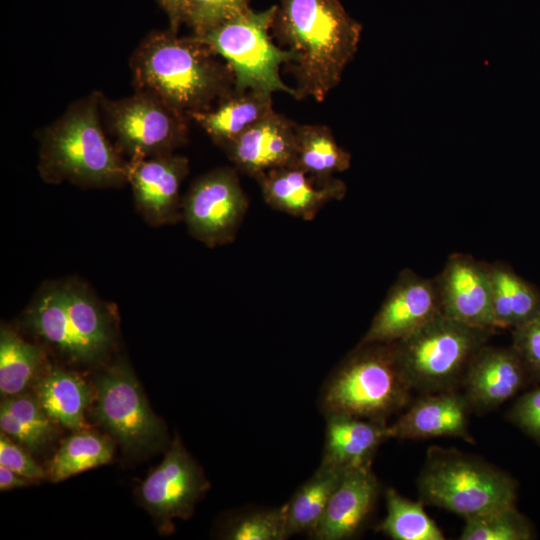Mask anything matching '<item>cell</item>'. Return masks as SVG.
Instances as JSON below:
<instances>
[{
    "label": "cell",
    "mask_w": 540,
    "mask_h": 540,
    "mask_svg": "<svg viewBox=\"0 0 540 540\" xmlns=\"http://www.w3.org/2000/svg\"><path fill=\"white\" fill-rule=\"evenodd\" d=\"M271 30L292 54L294 97L322 102L354 58L362 26L339 0H279Z\"/></svg>",
    "instance_id": "obj_1"
},
{
    "label": "cell",
    "mask_w": 540,
    "mask_h": 540,
    "mask_svg": "<svg viewBox=\"0 0 540 540\" xmlns=\"http://www.w3.org/2000/svg\"><path fill=\"white\" fill-rule=\"evenodd\" d=\"M141 90L188 115L208 110L234 91L227 63L196 36L149 35L132 57Z\"/></svg>",
    "instance_id": "obj_2"
},
{
    "label": "cell",
    "mask_w": 540,
    "mask_h": 540,
    "mask_svg": "<svg viewBox=\"0 0 540 540\" xmlns=\"http://www.w3.org/2000/svg\"><path fill=\"white\" fill-rule=\"evenodd\" d=\"M99 97L90 95L45 130L39 171L49 183L64 180L85 187L116 186L127 180V163L109 143L99 119Z\"/></svg>",
    "instance_id": "obj_3"
},
{
    "label": "cell",
    "mask_w": 540,
    "mask_h": 540,
    "mask_svg": "<svg viewBox=\"0 0 540 540\" xmlns=\"http://www.w3.org/2000/svg\"><path fill=\"white\" fill-rule=\"evenodd\" d=\"M412 389L396 360L393 343L357 346L325 385V414H345L387 424L410 403Z\"/></svg>",
    "instance_id": "obj_4"
},
{
    "label": "cell",
    "mask_w": 540,
    "mask_h": 540,
    "mask_svg": "<svg viewBox=\"0 0 540 540\" xmlns=\"http://www.w3.org/2000/svg\"><path fill=\"white\" fill-rule=\"evenodd\" d=\"M419 501L467 518L515 504L517 483L485 460L430 446L416 481Z\"/></svg>",
    "instance_id": "obj_5"
},
{
    "label": "cell",
    "mask_w": 540,
    "mask_h": 540,
    "mask_svg": "<svg viewBox=\"0 0 540 540\" xmlns=\"http://www.w3.org/2000/svg\"><path fill=\"white\" fill-rule=\"evenodd\" d=\"M494 333L495 329L469 326L438 314L393 343L396 360L412 391L459 389L471 360Z\"/></svg>",
    "instance_id": "obj_6"
},
{
    "label": "cell",
    "mask_w": 540,
    "mask_h": 540,
    "mask_svg": "<svg viewBox=\"0 0 540 540\" xmlns=\"http://www.w3.org/2000/svg\"><path fill=\"white\" fill-rule=\"evenodd\" d=\"M28 325L68 357L101 359L114 340L108 310L83 285L64 282L44 287L26 312Z\"/></svg>",
    "instance_id": "obj_7"
},
{
    "label": "cell",
    "mask_w": 540,
    "mask_h": 540,
    "mask_svg": "<svg viewBox=\"0 0 540 540\" xmlns=\"http://www.w3.org/2000/svg\"><path fill=\"white\" fill-rule=\"evenodd\" d=\"M275 10L276 5L263 11L249 8L196 36L227 63L235 91L284 92L295 96L294 88L286 85L280 74L292 54L277 46L269 33Z\"/></svg>",
    "instance_id": "obj_8"
},
{
    "label": "cell",
    "mask_w": 540,
    "mask_h": 540,
    "mask_svg": "<svg viewBox=\"0 0 540 540\" xmlns=\"http://www.w3.org/2000/svg\"><path fill=\"white\" fill-rule=\"evenodd\" d=\"M109 124L132 158L172 153L187 140L190 117L157 97L138 92L105 106Z\"/></svg>",
    "instance_id": "obj_9"
},
{
    "label": "cell",
    "mask_w": 540,
    "mask_h": 540,
    "mask_svg": "<svg viewBox=\"0 0 540 540\" xmlns=\"http://www.w3.org/2000/svg\"><path fill=\"white\" fill-rule=\"evenodd\" d=\"M96 414L123 449L141 453L160 441L163 426L149 408L139 383L125 363L96 378Z\"/></svg>",
    "instance_id": "obj_10"
},
{
    "label": "cell",
    "mask_w": 540,
    "mask_h": 540,
    "mask_svg": "<svg viewBox=\"0 0 540 540\" xmlns=\"http://www.w3.org/2000/svg\"><path fill=\"white\" fill-rule=\"evenodd\" d=\"M247 209L236 171L219 168L192 184L182 201V218L192 236L215 247L235 238Z\"/></svg>",
    "instance_id": "obj_11"
},
{
    "label": "cell",
    "mask_w": 540,
    "mask_h": 540,
    "mask_svg": "<svg viewBox=\"0 0 540 540\" xmlns=\"http://www.w3.org/2000/svg\"><path fill=\"white\" fill-rule=\"evenodd\" d=\"M440 314L434 279L404 269L390 288L359 345L395 343Z\"/></svg>",
    "instance_id": "obj_12"
},
{
    "label": "cell",
    "mask_w": 540,
    "mask_h": 540,
    "mask_svg": "<svg viewBox=\"0 0 540 540\" xmlns=\"http://www.w3.org/2000/svg\"><path fill=\"white\" fill-rule=\"evenodd\" d=\"M434 281L441 315L469 326L495 329L487 263L453 253Z\"/></svg>",
    "instance_id": "obj_13"
},
{
    "label": "cell",
    "mask_w": 540,
    "mask_h": 540,
    "mask_svg": "<svg viewBox=\"0 0 540 540\" xmlns=\"http://www.w3.org/2000/svg\"><path fill=\"white\" fill-rule=\"evenodd\" d=\"M207 488L206 481L179 439H175L162 463L141 485L142 504L163 524L187 519Z\"/></svg>",
    "instance_id": "obj_14"
},
{
    "label": "cell",
    "mask_w": 540,
    "mask_h": 540,
    "mask_svg": "<svg viewBox=\"0 0 540 540\" xmlns=\"http://www.w3.org/2000/svg\"><path fill=\"white\" fill-rule=\"evenodd\" d=\"M188 172V159L172 153L132 158L127 163V180L147 223L160 226L182 219L179 191Z\"/></svg>",
    "instance_id": "obj_15"
},
{
    "label": "cell",
    "mask_w": 540,
    "mask_h": 540,
    "mask_svg": "<svg viewBox=\"0 0 540 540\" xmlns=\"http://www.w3.org/2000/svg\"><path fill=\"white\" fill-rule=\"evenodd\" d=\"M531 381L512 346L484 345L471 360L461 383L472 411L487 413L500 407Z\"/></svg>",
    "instance_id": "obj_16"
},
{
    "label": "cell",
    "mask_w": 540,
    "mask_h": 540,
    "mask_svg": "<svg viewBox=\"0 0 540 540\" xmlns=\"http://www.w3.org/2000/svg\"><path fill=\"white\" fill-rule=\"evenodd\" d=\"M472 409L459 389L421 394L393 424L387 426L388 438L428 439L460 438L470 444L475 439L469 430Z\"/></svg>",
    "instance_id": "obj_17"
},
{
    "label": "cell",
    "mask_w": 540,
    "mask_h": 540,
    "mask_svg": "<svg viewBox=\"0 0 540 540\" xmlns=\"http://www.w3.org/2000/svg\"><path fill=\"white\" fill-rule=\"evenodd\" d=\"M255 179L270 207L304 220H312L323 206L343 199L347 192L346 184L334 176H317L293 166L269 170Z\"/></svg>",
    "instance_id": "obj_18"
},
{
    "label": "cell",
    "mask_w": 540,
    "mask_h": 540,
    "mask_svg": "<svg viewBox=\"0 0 540 540\" xmlns=\"http://www.w3.org/2000/svg\"><path fill=\"white\" fill-rule=\"evenodd\" d=\"M296 127L273 111L223 147L237 169L256 178L269 170L294 165Z\"/></svg>",
    "instance_id": "obj_19"
},
{
    "label": "cell",
    "mask_w": 540,
    "mask_h": 540,
    "mask_svg": "<svg viewBox=\"0 0 540 540\" xmlns=\"http://www.w3.org/2000/svg\"><path fill=\"white\" fill-rule=\"evenodd\" d=\"M378 493L379 484L371 467L345 472L311 536L317 540L352 537L371 513Z\"/></svg>",
    "instance_id": "obj_20"
},
{
    "label": "cell",
    "mask_w": 540,
    "mask_h": 540,
    "mask_svg": "<svg viewBox=\"0 0 540 540\" xmlns=\"http://www.w3.org/2000/svg\"><path fill=\"white\" fill-rule=\"evenodd\" d=\"M387 426L345 414H326L321 465L342 473L371 467L378 447L389 439Z\"/></svg>",
    "instance_id": "obj_21"
},
{
    "label": "cell",
    "mask_w": 540,
    "mask_h": 540,
    "mask_svg": "<svg viewBox=\"0 0 540 540\" xmlns=\"http://www.w3.org/2000/svg\"><path fill=\"white\" fill-rule=\"evenodd\" d=\"M273 111L272 94L234 90L212 108L191 114L190 119L224 146Z\"/></svg>",
    "instance_id": "obj_22"
},
{
    "label": "cell",
    "mask_w": 540,
    "mask_h": 540,
    "mask_svg": "<svg viewBox=\"0 0 540 540\" xmlns=\"http://www.w3.org/2000/svg\"><path fill=\"white\" fill-rule=\"evenodd\" d=\"M495 329L524 324L540 311V291L503 262L487 263Z\"/></svg>",
    "instance_id": "obj_23"
},
{
    "label": "cell",
    "mask_w": 540,
    "mask_h": 540,
    "mask_svg": "<svg viewBox=\"0 0 540 540\" xmlns=\"http://www.w3.org/2000/svg\"><path fill=\"white\" fill-rule=\"evenodd\" d=\"M91 399L90 388L74 373L53 367L37 386V400L54 421L71 429H81L84 410Z\"/></svg>",
    "instance_id": "obj_24"
},
{
    "label": "cell",
    "mask_w": 540,
    "mask_h": 540,
    "mask_svg": "<svg viewBox=\"0 0 540 540\" xmlns=\"http://www.w3.org/2000/svg\"><path fill=\"white\" fill-rule=\"evenodd\" d=\"M351 154L341 147L331 129L321 124L296 127V154L293 167L328 177L347 170Z\"/></svg>",
    "instance_id": "obj_25"
},
{
    "label": "cell",
    "mask_w": 540,
    "mask_h": 540,
    "mask_svg": "<svg viewBox=\"0 0 540 540\" xmlns=\"http://www.w3.org/2000/svg\"><path fill=\"white\" fill-rule=\"evenodd\" d=\"M344 473L320 464L313 476L305 482L285 504L288 537L315 530L329 499Z\"/></svg>",
    "instance_id": "obj_26"
},
{
    "label": "cell",
    "mask_w": 540,
    "mask_h": 540,
    "mask_svg": "<svg viewBox=\"0 0 540 540\" xmlns=\"http://www.w3.org/2000/svg\"><path fill=\"white\" fill-rule=\"evenodd\" d=\"M52 419L37 399L26 395L8 396L1 402L0 427L9 437L37 451L56 434Z\"/></svg>",
    "instance_id": "obj_27"
},
{
    "label": "cell",
    "mask_w": 540,
    "mask_h": 540,
    "mask_svg": "<svg viewBox=\"0 0 540 540\" xmlns=\"http://www.w3.org/2000/svg\"><path fill=\"white\" fill-rule=\"evenodd\" d=\"M113 442L93 432L81 431L68 437L48 464L47 474L58 482L87 469L109 462Z\"/></svg>",
    "instance_id": "obj_28"
},
{
    "label": "cell",
    "mask_w": 540,
    "mask_h": 540,
    "mask_svg": "<svg viewBox=\"0 0 540 540\" xmlns=\"http://www.w3.org/2000/svg\"><path fill=\"white\" fill-rule=\"evenodd\" d=\"M43 357L41 347L23 340L8 327L0 332V391L2 395L20 394L33 380Z\"/></svg>",
    "instance_id": "obj_29"
},
{
    "label": "cell",
    "mask_w": 540,
    "mask_h": 540,
    "mask_svg": "<svg viewBox=\"0 0 540 540\" xmlns=\"http://www.w3.org/2000/svg\"><path fill=\"white\" fill-rule=\"evenodd\" d=\"M386 516L377 530L394 540H444V534L427 515L421 501L403 497L395 489L385 493Z\"/></svg>",
    "instance_id": "obj_30"
},
{
    "label": "cell",
    "mask_w": 540,
    "mask_h": 540,
    "mask_svg": "<svg viewBox=\"0 0 540 540\" xmlns=\"http://www.w3.org/2000/svg\"><path fill=\"white\" fill-rule=\"evenodd\" d=\"M460 540H530L534 530L515 504L464 518Z\"/></svg>",
    "instance_id": "obj_31"
},
{
    "label": "cell",
    "mask_w": 540,
    "mask_h": 540,
    "mask_svg": "<svg viewBox=\"0 0 540 540\" xmlns=\"http://www.w3.org/2000/svg\"><path fill=\"white\" fill-rule=\"evenodd\" d=\"M225 538L229 540H284L288 538L285 506L243 516L232 524Z\"/></svg>",
    "instance_id": "obj_32"
},
{
    "label": "cell",
    "mask_w": 540,
    "mask_h": 540,
    "mask_svg": "<svg viewBox=\"0 0 540 540\" xmlns=\"http://www.w3.org/2000/svg\"><path fill=\"white\" fill-rule=\"evenodd\" d=\"M249 8V0H189L184 22L191 27L194 36H201Z\"/></svg>",
    "instance_id": "obj_33"
},
{
    "label": "cell",
    "mask_w": 540,
    "mask_h": 540,
    "mask_svg": "<svg viewBox=\"0 0 540 540\" xmlns=\"http://www.w3.org/2000/svg\"><path fill=\"white\" fill-rule=\"evenodd\" d=\"M511 346L521 358L530 380L540 382V311L512 330Z\"/></svg>",
    "instance_id": "obj_34"
},
{
    "label": "cell",
    "mask_w": 540,
    "mask_h": 540,
    "mask_svg": "<svg viewBox=\"0 0 540 540\" xmlns=\"http://www.w3.org/2000/svg\"><path fill=\"white\" fill-rule=\"evenodd\" d=\"M507 419L540 444V385L522 394L507 413Z\"/></svg>",
    "instance_id": "obj_35"
},
{
    "label": "cell",
    "mask_w": 540,
    "mask_h": 540,
    "mask_svg": "<svg viewBox=\"0 0 540 540\" xmlns=\"http://www.w3.org/2000/svg\"><path fill=\"white\" fill-rule=\"evenodd\" d=\"M0 465L28 479H40L48 476L22 448L11 442L2 432L0 436Z\"/></svg>",
    "instance_id": "obj_36"
},
{
    "label": "cell",
    "mask_w": 540,
    "mask_h": 540,
    "mask_svg": "<svg viewBox=\"0 0 540 540\" xmlns=\"http://www.w3.org/2000/svg\"><path fill=\"white\" fill-rule=\"evenodd\" d=\"M166 12L170 21V30L177 32L179 25L184 22L185 11L189 0H157Z\"/></svg>",
    "instance_id": "obj_37"
},
{
    "label": "cell",
    "mask_w": 540,
    "mask_h": 540,
    "mask_svg": "<svg viewBox=\"0 0 540 540\" xmlns=\"http://www.w3.org/2000/svg\"><path fill=\"white\" fill-rule=\"evenodd\" d=\"M28 478L0 465V489L1 491L24 487L29 484Z\"/></svg>",
    "instance_id": "obj_38"
}]
</instances>
